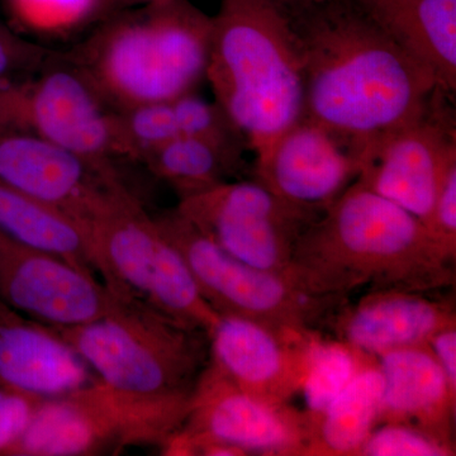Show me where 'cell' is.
I'll return each instance as SVG.
<instances>
[{
    "label": "cell",
    "mask_w": 456,
    "mask_h": 456,
    "mask_svg": "<svg viewBox=\"0 0 456 456\" xmlns=\"http://www.w3.org/2000/svg\"><path fill=\"white\" fill-rule=\"evenodd\" d=\"M281 4L301 51L305 118L349 140L360 154L424 112L441 89L428 66L350 0Z\"/></svg>",
    "instance_id": "cell-1"
},
{
    "label": "cell",
    "mask_w": 456,
    "mask_h": 456,
    "mask_svg": "<svg viewBox=\"0 0 456 456\" xmlns=\"http://www.w3.org/2000/svg\"><path fill=\"white\" fill-rule=\"evenodd\" d=\"M455 259L424 222L354 182L303 231L292 275L316 296L367 289L430 293L455 284Z\"/></svg>",
    "instance_id": "cell-2"
},
{
    "label": "cell",
    "mask_w": 456,
    "mask_h": 456,
    "mask_svg": "<svg viewBox=\"0 0 456 456\" xmlns=\"http://www.w3.org/2000/svg\"><path fill=\"white\" fill-rule=\"evenodd\" d=\"M213 17L188 0H164L103 18L62 53L113 110L167 102L206 79Z\"/></svg>",
    "instance_id": "cell-3"
},
{
    "label": "cell",
    "mask_w": 456,
    "mask_h": 456,
    "mask_svg": "<svg viewBox=\"0 0 456 456\" xmlns=\"http://www.w3.org/2000/svg\"><path fill=\"white\" fill-rule=\"evenodd\" d=\"M206 79L255 156L305 117L301 51L279 0H221Z\"/></svg>",
    "instance_id": "cell-4"
},
{
    "label": "cell",
    "mask_w": 456,
    "mask_h": 456,
    "mask_svg": "<svg viewBox=\"0 0 456 456\" xmlns=\"http://www.w3.org/2000/svg\"><path fill=\"white\" fill-rule=\"evenodd\" d=\"M47 327L99 379L137 395H191L209 359L207 332L130 299L92 322Z\"/></svg>",
    "instance_id": "cell-5"
},
{
    "label": "cell",
    "mask_w": 456,
    "mask_h": 456,
    "mask_svg": "<svg viewBox=\"0 0 456 456\" xmlns=\"http://www.w3.org/2000/svg\"><path fill=\"white\" fill-rule=\"evenodd\" d=\"M191 395H145L103 380L46 398L11 456L119 454L159 446L184 424Z\"/></svg>",
    "instance_id": "cell-6"
},
{
    "label": "cell",
    "mask_w": 456,
    "mask_h": 456,
    "mask_svg": "<svg viewBox=\"0 0 456 456\" xmlns=\"http://www.w3.org/2000/svg\"><path fill=\"white\" fill-rule=\"evenodd\" d=\"M89 237L95 270L110 292L212 334L220 314L137 197L95 224Z\"/></svg>",
    "instance_id": "cell-7"
},
{
    "label": "cell",
    "mask_w": 456,
    "mask_h": 456,
    "mask_svg": "<svg viewBox=\"0 0 456 456\" xmlns=\"http://www.w3.org/2000/svg\"><path fill=\"white\" fill-rule=\"evenodd\" d=\"M154 220L182 255L203 298L220 316L245 318L278 330L317 331L346 301L316 296L292 275L236 259L176 208L154 216Z\"/></svg>",
    "instance_id": "cell-8"
},
{
    "label": "cell",
    "mask_w": 456,
    "mask_h": 456,
    "mask_svg": "<svg viewBox=\"0 0 456 456\" xmlns=\"http://www.w3.org/2000/svg\"><path fill=\"white\" fill-rule=\"evenodd\" d=\"M0 130L33 134L99 164L122 160L114 110L59 53L36 73L0 79Z\"/></svg>",
    "instance_id": "cell-9"
},
{
    "label": "cell",
    "mask_w": 456,
    "mask_h": 456,
    "mask_svg": "<svg viewBox=\"0 0 456 456\" xmlns=\"http://www.w3.org/2000/svg\"><path fill=\"white\" fill-rule=\"evenodd\" d=\"M310 440L305 411L248 395L208 362L191 392L184 424L161 452L193 456L204 445L222 444L246 455L308 456Z\"/></svg>",
    "instance_id": "cell-10"
},
{
    "label": "cell",
    "mask_w": 456,
    "mask_h": 456,
    "mask_svg": "<svg viewBox=\"0 0 456 456\" xmlns=\"http://www.w3.org/2000/svg\"><path fill=\"white\" fill-rule=\"evenodd\" d=\"M175 208L236 259L289 275L297 242L318 217L284 202L255 179L232 180L183 198Z\"/></svg>",
    "instance_id": "cell-11"
},
{
    "label": "cell",
    "mask_w": 456,
    "mask_h": 456,
    "mask_svg": "<svg viewBox=\"0 0 456 456\" xmlns=\"http://www.w3.org/2000/svg\"><path fill=\"white\" fill-rule=\"evenodd\" d=\"M452 97L437 90L424 112L370 141L356 182L397 204L425 226L449 171L456 167Z\"/></svg>",
    "instance_id": "cell-12"
},
{
    "label": "cell",
    "mask_w": 456,
    "mask_h": 456,
    "mask_svg": "<svg viewBox=\"0 0 456 456\" xmlns=\"http://www.w3.org/2000/svg\"><path fill=\"white\" fill-rule=\"evenodd\" d=\"M0 182L61 209L88 235L136 197L116 165L95 163L22 132L0 130Z\"/></svg>",
    "instance_id": "cell-13"
},
{
    "label": "cell",
    "mask_w": 456,
    "mask_h": 456,
    "mask_svg": "<svg viewBox=\"0 0 456 456\" xmlns=\"http://www.w3.org/2000/svg\"><path fill=\"white\" fill-rule=\"evenodd\" d=\"M0 301L44 325L69 327L106 316L121 298L95 275L0 232Z\"/></svg>",
    "instance_id": "cell-14"
},
{
    "label": "cell",
    "mask_w": 456,
    "mask_h": 456,
    "mask_svg": "<svg viewBox=\"0 0 456 456\" xmlns=\"http://www.w3.org/2000/svg\"><path fill=\"white\" fill-rule=\"evenodd\" d=\"M360 167L358 147L303 117L255 156L253 179L284 202L320 216L356 182Z\"/></svg>",
    "instance_id": "cell-15"
},
{
    "label": "cell",
    "mask_w": 456,
    "mask_h": 456,
    "mask_svg": "<svg viewBox=\"0 0 456 456\" xmlns=\"http://www.w3.org/2000/svg\"><path fill=\"white\" fill-rule=\"evenodd\" d=\"M318 336L221 316L209 335L208 362L248 395L287 404L303 391Z\"/></svg>",
    "instance_id": "cell-16"
},
{
    "label": "cell",
    "mask_w": 456,
    "mask_h": 456,
    "mask_svg": "<svg viewBox=\"0 0 456 456\" xmlns=\"http://www.w3.org/2000/svg\"><path fill=\"white\" fill-rule=\"evenodd\" d=\"M428 293L369 290L359 301H345L330 316L336 340L371 356L422 346L440 330L456 325L454 307Z\"/></svg>",
    "instance_id": "cell-17"
},
{
    "label": "cell",
    "mask_w": 456,
    "mask_h": 456,
    "mask_svg": "<svg viewBox=\"0 0 456 456\" xmlns=\"http://www.w3.org/2000/svg\"><path fill=\"white\" fill-rule=\"evenodd\" d=\"M98 379L50 327L0 301V387L53 398Z\"/></svg>",
    "instance_id": "cell-18"
},
{
    "label": "cell",
    "mask_w": 456,
    "mask_h": 456,
    "mask_svg": "<svg viewBox=\"0 0 456 456\" xmlns=\"http://www.w3.org/2000/svg\"><path fill=\"white\" fill-rule=\"evenodd\" d=\"M383 377L379 425L413 426L455 446L456 395L428 345L375 356Z\"/></svg>",
    "instance_id": "cell-19"
},
{
    "label": "cell",
    "mask_w": 456,
    "mask_h": 456,
    "mask_svg": "<svg viewBox=\"0 0 456 456\" xmlns=\"http://www.w3.org/2000/svg\"><path fill=\"white\" fill-rule=\"evenodd\" d=\"M388 37L456 92V0H350Z\"/></svg>",
    "instance_id": "cell-20"
},
{
    "label": "cell",
    "mask_w": 456,
    "mask_h": 456,
    "mask_svg": "<svg viewBox=\"0 0 456 456\" xmlns=\"http://www.w3.org/2000/svg\"><path fill=\"white\" fill-rule=\"evenodd\" d=\"M0 232L98 277L88 232L61 209L0 182Z\"/></svg>",
    "instance_id": "cell-21"
},
{
    "label": "cell",
    "mask_w": 456,
    "mask_h": 456,
    "mask_svg": "<svg viewBox=\"0 0 456 456\" xmlns=\"http://www.w3.org/2000/svg\"><path fill=\"white\" fill-rule=\"evenodd\" d=\"M382 393L383 377L374 358L321 415L310 417L308 455L359 456L369 435L379 425Z\"/></svg>",
    "instance_id": "cell-22"
},
{
    "label": "cell",
    "mask_w": 456,
    "mask_h": 456,
    "mask_svg": "<svg viewBox=\"0 0 456 456\" xmlns=\"http://www.w3.org/2000/svg\"><path fill=\"white\" fill-rule=\"evenodd\" d=\"M143 165L173 188L179 200L239 180L245 170L244 158L189 136H178L165 143Z\"/></svg>",
    "instance_id": "cell-23"
},
{
    "label": "cell",
    "mask_w": 456,
    "mask_h": 456,
    "mask_svg": "<svg viewBox=\"0 0 456 456\" xmlns=\"http://www.w3.org/2000/svg\"><path fill=\"white\" fill-rule=\"evenodd\" d=\"M375 356L354 349L340 340L318 336L302 395L305 412L314 419L326 410L338 393L351 382Z\"/></svg>",
    "instance_id": "cell-24"
},
{
    "label": "cell",
    "mask_w": 456,
    "mask_h": 456,
    "mask_svg": "<svg viewBox=\"0 0 456 456\" xmlns=\"http://www.w3.org/2000/svg\"><path fill=\"white\" fill-rule=\"evenodd\" d=\"M114 121L123 161L143 165L156 150L180 136L173 101L114 110Z\"/></svg>",
    "instance_id": "cell-25"
},
{
    "label": "cell",
    "mask_w": 456,
    "mask_h": 456,
    "mask_svg": "<svg viewBox=\"0 0 456 456\" xmlns=\"http://www.w3.org/2000/svg\"><path fill=\"white\" fill-rule=\"evenodd\" d=\"M180 136L196 137L244 158L248 141L217 102H209L196 90L173 101Z\"/></svg>",
    "instance_id": "cell-26"
},
{
    "label": "cell",
    "mask_w": 456,
    "mask_h": 456,
    "mask_svg": "<svg viewBox=\"0 0 456 456\" xmlns=\"http://www.w3.org/2000/svg\"><path fill=\"white\" fill-rule=\"evenodd\" d=\"M14 20L42 35L71 31L98 16L101 0H7Z\"/></svg>",
    "instance_id": "cell-27"
},
{
    "label": "cell",
    "mask_w": 456,
    "mask_h": 456,
    "mask_svg": "<svg viewBox=\"0 0 456 456\" xmlns=\"http://www.w3.org/2000/svg\"><path fill=\"white\" fill-rule=\"evenodd\" d=\"M455 446L413 426L388 422L371 431L359 456H452Z\"/></svg>",
    "instance_id": "cell-28"
},
{
    "label": "cell",
    "mask_w": 456,
    "mask_h": 456,
    "mask_svg": "<svg viewBox=\"0 0 456 456\" xmlns=\"http://www.w3.org/2000/svg\"><path fill=\"white\" fill-rule=\"evenodd\" d=\"M45 399L0 387V455H9L22 439Z\"/></svg>",
    "instance_id": "cell-29"
},
{
    "label": "cell",
    "mask_w": 456,
    "mask_h": 456,
    "mask_svg": "<svg viewBox=\"0 0 456 456\" xmlns=\"http://www.w3.org/2000/svg\"><path fill=\"white\" fill-rule=\"evenodd\" d=\"M55 51L23 38L0 20V79L36 73Z\"/></svg>",
    "instance_id": "cell-30"
},
{
    "label": "cell",
    "mask_w": 456,
    "mask_h": 456,
    "mask_svg": "<svg viewBox=\"0 0 456 456\" xmlns=\"http://www.w3.org/2000/svg\"><path fill=\"white\" fill-rule=\"evenodd\" d=\"M426 227L441 248L456 260V167L444 180Z\"/></svg>",
    "instance_id": "cell-31"
},
{
    "label": "cell",
    "mask_w": 456,
    "mask_h": 456,
    "mask_svg": "<svg viewBox=\"0 0 456 456\" xmlns=\"http://www.w3.org/2000/svg\"><path fill=\"white\" fill-rule=\"evenodd\" d=\"M428 346L445 375L450 389L456 395V325L437 331L428 340Z\"/></svg>",
    "instance_id": "cell-32"
},
{
    "label": "cell",
    "mask_w": 456,
    "mask_h": 456,
    "mask_svg": "<svg viewBox=\"0 0 456 456\" xmlns=\"http://www.w3.org/2000/svg\"><path fill=\"white\" fill-rule=\"evenodd\" d=\"M158 2H164V0H101L97 17L103 20L104 17L116 13V12L125 11V9L142 7V5L151 4V3Z\"/></svg>",
    "instance_id": "cell-33"
},
{
    "label": "cell",
    "mask_w": 456,
    "mask_h": 456,
    "mask_svg": "<svg viewBox=\"0 0 456 456\" xmlns=\"http://www.w3.org/2000/svg\"><path fill=\"white\" fill-rule=\"evenodd\" d=\"M281 2L287 3V4H292V3L311 2V0H281Z\"/></svg>",
    "instance_id": "cell-34"
}]
</instances>
